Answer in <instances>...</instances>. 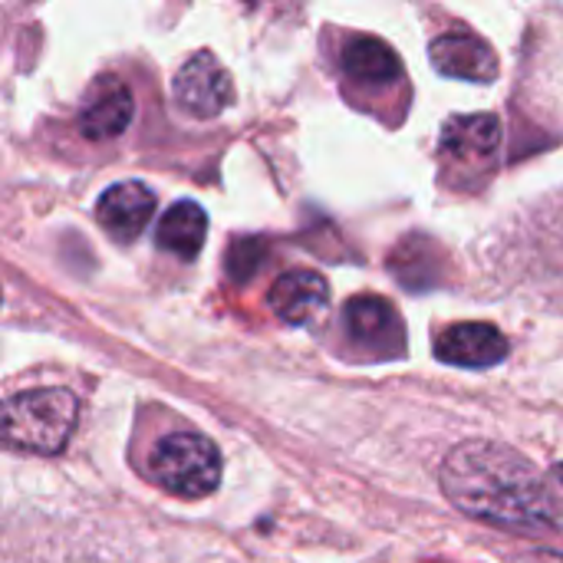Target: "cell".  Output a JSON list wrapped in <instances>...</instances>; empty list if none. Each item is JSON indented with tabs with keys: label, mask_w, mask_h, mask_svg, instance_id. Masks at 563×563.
<instances>
[{
	"label": "cell",
	"mask_w": 563,
	"mask_h": 563,
	"mask_svg": "<svg viewBox=\"0 0 563 563\" xmlns=\"http://www.w3.org/2000/svg\"><path fill=\"white\" fill-rule=\"evenodd\" d=\"M525 563H563V558H558V554H534V558H528Z\"/></svg>",
	"instance_id": "cell-14"
},
{
	"label": "cell",
	"mask_w": 563,
	"mask_h": 563,
	"mask_svg": "<svg viewBox=\"0 0 563 563\" xmlns=\"http://www.w3.org/2000/svg\"><path fill=\"white\" fill-rule=\"evenodd\" d=\"M442 488L465 515L518 534H541L561 508L541 472L508 445L465 442L442 465Z\"/></svg>",
	"instance_id": "cell-1"
},
{
	"label": "cell",
	"mask_w": 563,
	"mask_h": 563,
	"mask_svg": "<svg viewBox=\"0 0 563 563\" xmlns=\"http://www.w3.org/2000/svg\"><path fill=\"white\" fill-rule=\"evenodd\" d=\"M501 122L495 115H455L442 129L439 152L452 165H475L488 162L498 152Z\"/></svg>",
	"instance_id": "cell-11"
},
{
	"label": "cell",
	"mask_w": 563,
	"mask_h": 563,
	"mask_svg": "<svg viewBox=\"0 0 563 563\" xmlns=\"http://www.w3.org/2000/svg\"><path fill=\"white\" fill-rule=\"evenodd\" d=\"M346 330L356 343L376 353H399L406 340L396 307L376 294H360L346 303Z\"/></svg>",
	"instance_id": "cell-8"
},
{
	"label": "cell",
	"mask_w": 563,
	"mask_h": 563,
	"mask_svg": "<svg viewBox=\"0 0 563 563\" xmlns=\"http://www.w3.org/2000/svg\"><path fill=\"white\" fill-rule=\"evenodd\" d=\"M175 102L195 115V119H211L228 109L234 99V86L228 69L211 56V53H195L175 76Z\"/></svg>",
	"instance_id": "cell-4"
},
{
	"label": "cell",
	"mask_w": 563,
	"mask_h": 563,
	"mask_svg": "<svg viewBox=\"0 0 563 563\" xmlns=\"http://www.w3.org/2000/svg\"><path fill=\"white\" fill-rule=\"evenodd\" d=\"M267 303H271V310L284 323H290V327H310V323H317L327 313V307H330V287L313 271H290V274H284V277L274 280Z\"/></svg>",
	"instance_id": "cell-6"
},
{
	"label": "cell",
	"mask_w": 563,
	"mask_h": 563,
	"mask_svg": "<svg viewBox=\"0 0 563 563\" xmlns=\"http://www.w3.org/2000/svg\"><path fill=\"white\" fill-rule=\"evenodd\" d=\"M205 238H208V214L201 211L198 201H175L162 214L155 231L158 247L181 261H191L205 247Z\"/></svg>",
	"instance_id": "cell-12"
},
{
	"label": "cell",
	"mask_w": 563,
	"mask_h": 563,
	"mask_svg": "<svg viewBox=\"0 0 563 563\" xmlns=\"http://www.w3.org/2000/svg\"><path fill=\"white\" fill-rule=\"evenodd\" d=\"M152 475L175 498H208L221 482V452L198 432H172L152 452Z\"/></svg>",
	"instance_id": "cell-3"
},
{
	"label": "cell",
	"mask_w": 563,
	"mask_h": 563,
	"mask_svg": "<svg viewBox=\"0 0 563 563\" xmlns=\"http://www.w3.org/2000/svg\"><path fill=\"white\" fill-rule=\"evenodd\" d=\"M435 356L465 369H488L508 356V340L492 323H455L439 336Z\"/></svg>",
	"instance_id": "cell-7"
},
{
	"label": "cell",
	"mask_w": 563,
	"mask_h": 563,
	"mask_svg": "<svg viewBox=\"0 0 563 563\" xmlns=\"http://www.w3.org/2000/svg\"><path fill=\"white\" fill-rule=\"evenodd\" d=\"M343 69L350 79L356 82H373V86H389L399 79L402 63L393 53L389 43L376 40V36H356L343 46Z\"/></svg>",
	"instance_id": "cell-13"
},
{
	"label": "cell",
	"mask_w": 563,
	"mask_h": 563,
	"mask_svg": "<svg viewBox=\"0 0 563 563\" xmlns=\"http://www.w3.org/2000/svg\"><path fill=\"white\" fill-rule=\"evenodd\" d=\"M429 56H432V66L449 79L492 82L498 76L495 49L468 30H452V33L435 36L429 46Z\"/></svg>",
	"instance_id": "cell-5"
},
{
	"label": "cell",
	"mask_w": 563,
	"mask_h": 563,
	"mask_svg": "<svg viewBox=\"0 0 563 563\" xmlns=\"http://www.w3.org/2000/svg\"><path fill=\"white\" fill-rule=\"evenodd\" d=\"M135 115V102H132V92L115 79V76H102L89 96H86V106L79 112V129L86 139H115L129 129Z\"/></svg>",
	"instance_id": "cell-10"
},
{
	"label": "cell",
	"mask_w": 563,
	"mask_h": 563,
	"mask_svg": "<svg viewBox=\"0 0 563 563\" xmlns=\"http://www.w3.org/2000/svg\"><path fill=\"white\" fill-rule=\"evenodd\" d=\"M155 214V195L142 181H119L112 185L96 208L99 224L115 241H135Z\"/></svg>",
	"instance_id": "cell-9"
},
{
	"label": "cell",
	"mask_w": 563,
	"mask_h": 563,
	"mask_svg": "<svg viewBox=\"0 0 563 563\" xmlns=\"http://www.w3.org/2000/svg\"><path fill=\"white\" fill-rule=\"evenodd\" d=\"M558 478H561V482H563V465H561V468H558Z\"/></svg>",
	"instance_id": "cell-15"
},
{
	"label": "cell",
	"mask_w": 563,
	"mask_h": 563,
	"mask_svg": "<svg viewBox=\"0 0 563 563\" xmlns=\"http://www.w3.org/2000/svg\"><path fill=\"white\" fill-rule=\"evenodd\" d=\"M79 422V402L69 389L16 393L3 402V442L16 452L56 455Z\"/></svg>",
	"instance_id": "cell-2"
}]
</instances>
